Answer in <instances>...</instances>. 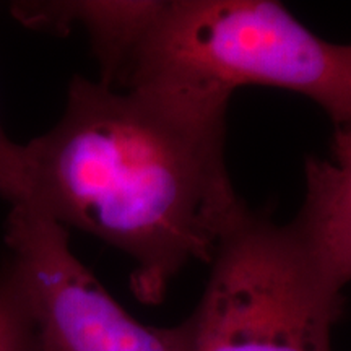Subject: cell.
<instances>
[{
  "mask_svg": "<svg viewBox=\"0 0 351 351\" xmlns=\"http://www.w3.org/2000/svg\"><path fill=\"white\" fill-rule=\"evenodd\" d=\"M225 135L226 112L75 75L62 117L23 145L25 204L129 256L132 291L158 304L187 263H212L249 212Z\"/></svg>",
  "mask_w": 351,
  "mask_h": 351,
  "instance_id": "6da1fadb",
  "label": "cell"
},
{
  "mask_svg": "<svg viewBox=\"0 0 351 351\" xmlns=\"http://www.w3.org/2000/svg\"><path fill=\"white\" fill-rule=\"evenodd\" d=\"M8 261L28 298L43 351H189L186 324H140L75 257L69 232L29 204L12 207Z\"/></svg>",
  "mask_w": 351,
  "mask_h": 351,
  "instance_id": "277c9868",
  "label": "cell"
},
{
  "mask_svg": "<svg viewBox=\"0 0 351 351\" xmlns=\"http://www.w3.org/2000/svg\"><path fill=\"white\" fill-rule=\"evenodd\" d=\"M243 86L304 95L351 130V44L319 38L270 0L163 2L119 91L226 112Z\"/></svg>",
  "mask_w": 351,
  "mask_h": 351,
  "instance_id": "7a4b0ae2",
  "label": "cell"
},
{
  "mask_svg": "<svg viewBox=\"0 0 351 351\" xmlns=\"http://www.w3.org/2000/svg\"><path fill=\"white\" fill-rule=\"evenodd\" d=\"M0 195L12 207L28 200L23 145L15 143L0 124Z\"/></svg>",
  "mask_w": 351,
  "mask_h": 351,
  "instance_id": "ba28073f",
  "label": "cell"
},
{
  "mask_svg": "<svg viewBox=\"0 0 351 351\" xmlns=\"http://www.w3.org/2000/svg\"><path fill=\"white\" fill-rule=\"evenodd\" d=\"M161 2H15L12 15L25 26L52 33H69L82 26L99 64V83L122 90L132 60L160 12Z\"/></svg>",
  "mask_w": 351,
  "mask_h": 351,
  "instance_id": "5b68a950",
  "label": "cell"
},
{
  "mask_svg": "<svg viewBox=\"0 0 351 351\" xmlns=\"http://www.w3.org/2000/svg\"><path fill=\"white\" fill-rule=\"evenodd\" d=\"M0 351H43L23 285L8 258L0 270Z\"/></svg>",
  "mask_w": 351,
  "mask_h": 351,
  "instance_id": "52a82bcc",
  "label": "cell"
},
{
  "mask_svg": "<svg viewBox=\"0 0 351 351\" xmlns=\"http://www.w3.org/2000/svg\"><path fill=\"white\" fill-rule=\"evenodd\" d=\"M306 194L293 225L339 287L351 282V130L335 129L330 158L306 161Z\"/></svg>",
  "mask_w": 351,
  "mask_h": 351,
  "instance_id": "8992f818",
  "label": "cell"
},
{
  "mask_svg": "<svg viewBox=\"0 0 351 351\" xmlns=\"http://www.w3.org/2000/svg\"><path fill=\"white\" fill-rule=\"evenodd\" d=\"M341 289L293 223L247 212L218 247L184 322L189 351H332Z\"/></svg>",
  "mask_w": 351,
  "mask_h": 351,
  "instance_id": "3957f363",
  "label": "cell"
}]
</instances>
